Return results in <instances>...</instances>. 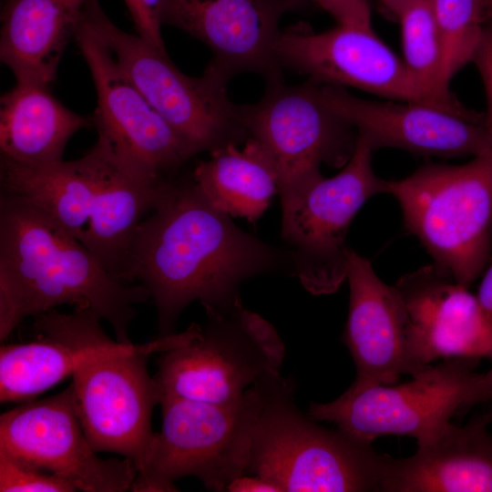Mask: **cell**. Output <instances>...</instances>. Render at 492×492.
Instances as JSON below:
<instances>
[{
	"label": "cell",
	"mask_w": 492,
	"mask_h": 492,
	"mask_svg": "<svg viewBox=\"0 0 492 492\" xmlns=\"http://www.w3.org/2000/svg\"><path fill=\"white\" fill-rule=\"evenodd\" d=\"M261 405L246 474L280 492H380L386 454L372 442L319 425L295 403V384L280 371L254 384Z\"/></svg>",
	"instance_id": "cell-4"
},
{
	"label": "cell",
	"mask_w": 492,
	"mask_h": 492,
	"mask_svg": "<svg viewBox=\"0 0 492 492\" xmlns=\"http://www.w3.org/2000/svg\"><path fill=\"white\" fill-rule=\"evenodd\" d=\"M136 28V34L160 51L166 52L160 25L152 17L143 0H124Z\"/></svg>",
	"instance_id": "cell-31"
},
{
	"label": "cell",
	"mask_w": 492,
	"mask_h": 492,
	"mask_svg": "<svg viewBox=\"0 0 492 492\" xmlns=\"http://www.w3.org/2000/svg\"><path fill=\"white\" fill-rule=\"evenodd\" d=\"M0 453L54 474L85 492L127 491L138 474L126 457L97 456L83 429L72 383L55 395L2 414Z\"/></svg>",
	"instance_id": "cell-13"
},
{
	"label": "cell",
	"mask_w": 492,
	"mask_h": 492,
	"mask_svg": "<svg viewBox=\"0 0 492 492\" xmlns=\"http://www.w3.org/2000/svg\"><path fill=\"white\" fill-rule=\"evenodd\" d=\"M488 402L492 403V368L477 374L473 395V405Z\"/></svg>",
	"instance_id": "cell-34"
},
{
	"label": "cell",
	"mask_w": 492,
	"mask_h": 492,
	"mask_svg": "<svg viewBox=\"0 0 492 492\" xmlns=\"http://www.w3.org/2000/svg\"><path fill=\"white\" fill-rule=\"evenodd\" d=\"M68 481L49 472L19 463L0 453L1 492H72Z\"/></svg>",
	"instance_id": "cell-28"
},
{
	"label": "cell",
	"mask_w": 492,
	"mask_h": 492,
	"mask_svg": "<svg viewBox=\"0 0 492 492\" xmlns=\"http://www.w3.org/2000/svg\"><path fill=\"white\" fill-rule=\"evenodd\" d=\"M159 404L161 429L154 433L130 490L178 491L175 481L192 476L220 492L246 474L261 405L255 385L231 403L162 397Z\"/></svg>",
	"instance_id": "cell-6"
},
{
	"label": "cell",
	"mask_w": 492,
	"mask_h": 492,
	"mask_svg": "<svg viewBox=\"0 0 492 492\" xmlns=\"http://www.w3.org/2000/svg\"><path fill=\"white\" fill-rule=\"evenodd\" d=\"M477 362L444 360L400 384L354 380L333 401L310 403L307 414L360 440L406 436L423 446L441 436L459 409L474 405Z\"/></svg>",
	"instance_id": "cell-10"
},
{
	"label": "cell",
	"mask_w": 492,
	"mask_h": 492,
	"mask_svg": "<svg viewBox=\"0 0 492 492\" xmlns=\"http://www.w3.org/2000/svg\"><path fill=\"white\" fill-rule=\"evenodd\" d=\"M100 153L97 190L82 243L118 280L131 282L130 246L140 222L159 204L173 178L149 179L121 164L106 144Z\"/></svg>",
	"instance_id": "cell-20"
},
{
	"label": "cell",
	"mask_w": 492,
	"mask_h": 492,
	"mask_svg": "<svg viewBox=\"0 0 492 492\" xmlns=\"http://www.w3.org/2000/svg\"><path fill=\"white\" fill-rule=\"evenodd\" d=\"M403 60L419 85L436 98L455 103L443 79V48L431 0H414L399 13Z\"/></svg>",
	"instance_id": "cell-26"
},
{
	"label": "cell",
	"mask_w": 492,
	"mask_h": 492,
	"mask_svg": "<svg viewBox=\"0 0 492 492\" xmlns=\"http://www.w3.org/2000/svg\"><path fill=\"white\" fill-rule=\"evenodd\" d=\"M83 22L103 42L120 69L195 155L249 138L241 105L226 92L228 80L208 66L201 77L182 73L160 51L108 16L98 0H87Z\"/></svg>",
	"instance_id": "cell-7"
},
{
	"label": "cell",
	"mask_w": 492,
	"mask_h": 492,
	"mask_svg": "<svg viewBox=\"0 0 492 492\" xmlns=\"http://www.w3.org/2000/svg\"><path fill=\"white\" fill-rule=\"evenodd\" d=\"M77 352L45 336L26 343L0 348V402L30 401L68 375H72Z\"/></svg>",
	"instance_id": "cell-25"
},
{
	"label": "cell",
	"mask_w": 492,
	"mask_h": 492,
	"mask_svg": "<svg viewBox=\"0 0 492 492\" xmlns=\"http://www.w3.org/2000/svg\"><path fill=\"white\" fill-rule=\"evenodd\" d=\"M346 280L348 316L343 340L355 364V380L395 384L416 375L407 351V313L395 286L384 283L371 262L351 249Z\"/></svg>",
	"instance_id": "cell-18"
},
{
	"label": "cell",
	"mask_w": 492,
	"mask_h": 492,
	"mask_svg": "<svg viewBox=\"0 0 492 492\" xmlns=\"http://www.w3.org/2000/svg\"><path fill=\"white\" fill-rule=\"evenodd\" d=\"M227 491L231 492H280L270 481L261 477L244 474L231 482Z\"/></svg>",
	"instance_id": "cell-32"
},
{
	"label": "cell",
	"mask_w": 492,
	"mask_h": 492,
	"mask_svg": "<svg viewBox=\"0 0 492 492\" xmlns=\"http://www.w3.org/2000/svg\"><path fill=\"white\" fill-rule=\"evenodd\" d=\"M284 356L275 327L241 304L208 316L189 341L160 353L153 378L160 399L226 404L241 399L262 376L280 371Z\"/></svg>",
	"instance_id": "cell-9"
},
{
	"label": "cell",
	"mask_w": 492,
	"mask_h": 492,
	"mask_svg": "<svg viewBox=\"0 0 492 492\" xmlns=\"http://www.w3.org/2000/svg\"><path fill=\"white\" fill-rule=\"evenodd\" d=\"M471 62L476 65L484 84L487 100L485 125L492 134V19L482 30Z\"/></svg>",
	"instance_id": "cell-30"
},
{
	"label": "cell",
	"mask_w": 492,
	"mask_h": 492,
	"mask_svg": "<svg viewBox=\"0 0 492 492\" xmlns=\"http://www.w3.org/2000/svg\"><path fill=\"white\" fill-rule=\"evenodd\" d=\"M150 299L140 283L108 272L75 236L26 200H0V340L26 317L69 304L96 313L117 340L130 343L133 306Z\"/></svg>",
	"instance_id": "cell-2"
},
{
	"label": "cell",
	"mask_w": 492,
	"mask_h": 492,
	"mask_svg": "<svg viewBox=\"0 0 492 492\" xmlns=\"http://www.w3.org/2000/svg\"><path fill=\"white\" fill-rule=\"evenodd\" d=\"M87 0H4L0 59L16 81L49 85Z\"/></svg>",
	"instance_id": "cell-21"
},
{
	"label": "cell",
	"mask_w": 492,
	"mask_h": 492,
	"mask_svg": "<svg viewBox=\"0 0 492 492\" xmlns=\"http://www.w3.org/2000/svg\"><path fill=\"white\" fill-rule=\"evenodd\" d=\"M230 144L200 161L191 179L217 210L253 222L279 193L276 169L261 144L248 138L242 149Z\"/></svg>",
	"instance_id": "cell-24"
},
{
	"label": "cell",
	"mask_w": 492,
	"mask_h": 492,
	"mask_svg": "<svg viewBox=\"0 0 492 492\" xmlns=\"http://www.w3.org/2000/svg\"><path fill=\"white\" fill-rule=\"evenodd\" d=\"M97 93L91 124L128 170L149 179H169L196 156L120 69L109 49L83 22L74 38Z\"/></svg>",
	"instance_id": "cell-12"
},
{
	"label": "cell",
	"mask_w": 492,
	"mask_h": 492,
	"mask_svg": "<svg viewBox=\"0 0 492 492\" xmlns=\"http://www.w3.org/2000/svg\"><path fill=\"white\" fill-rule=\"evenodd\" d=\"M325 104L374 149L453 158L477 156L492 146L485 113L424 101L368 100L344 87L319 85Z\"/></svg>",
	"instance_id": "cell-15"
},
{
	"label": "cell",
	"mask_w": 492,
	"mask_h": 492,
	"mask_svg": "<svg viewBox=\"0 0 492 492\" xmlns=\"http://www.w3.org/2000/svg\"><path fill=\"white\" fill-rule=\"evenodd\" d=\"M100 153L94 146L81 158L28 167L1 158L4 192L41 210L82 242L97 190Z\"/></svg>",
	"instance_id": "cell-23"
},
{
	"label": "cell",
	"mask_w": 492,
	"mask_h": 492,
	"mask_svg": "<svg viewBox=\"0 0 492 492\" xmlns=\"http://www.w3.org/2000/svg\"><path fill=\"white\" fill-rule=\"evenodd\" d=\"M275 54L282 68L305 75L318 85L350 87L392 100L462 105L425 91L372 26L337 24L317 33L297 24L282 31Z\"/></svg>",
	"instance_id": "cell-14"
},
{
	"label": "cell",
	"mask_w": 492,
	"mask_h": 492,
	"mask_svg": "<svg viewBox=\"0 0 492 492\" xmlns=\"http://www.w3.org/2000/svg\"><path fill=\"white\" fill-rule=\"evenodd\" d=\"M414 0H378L381 12L388 18L396 21L401 10Z\"/></svg>",
	"instance_id": "cell-35"
},
{
	"label": "cell",
	"mask_w": 492,
	"mask_h": 492,
	"mask_svg": "<svg viewBox=\"0 0 492 492\" xmlns=\"http://www.w3.org/2000/svg\"><path fill=\"white\" fill-rule=\"evenodd\" d=\"M488 414V416H489V419H490V424H492V407L491 409L487 412Z\"/></svg>",
	"instance_id": "cell-36"
},
{
	"label": "cell",
	"mask_w": 492,
	"mask_h": 492,
	"mask_svg": "<svg viewBox=\"0 0 492 492\" xmlns=\"http://www.w3.org/2000/svg\"><path fill=\"white\" fill-rule=\"evenodd\" d=\"M385 193L398 202L406 230L459 284L469 287L492 240V146L461 165L427 164Z\"/></svg>",
	"instance_id": "cell-5"
},
{
	"label": "cell",
	"mask_w": 492,
	"mask_h": 492,
	"mask_svg": "<svg viewBox=\"0 0 492 492\" xmlns=\"http://www.w3.org/2000/svg\"><path fill=\"white\" fill-rule=\"evenodd\" d=\"M266 83L263 97L241 109L249 138L261 144L276 169L279 191L320 175L322 164L343 167L357 133L325 104L319 85H287L282 77Z\"/></svg>",
	"instance_id": "cell-11"
},
{
	"label": "cell",
	"mask_w": 492,
	"mask_h": 492,
	"mask_svg": "<svg viewBox=\"0 0 492 492\" xmlns=\"http://www.w3.org/2000/svg\"><path fill=\"white\" fill-rule=\"evenodd\" d=\"M295 274L291 250L264 242L214 208L192 179L171 182L138 225L130 246L131 282L147 289L159 336L175 333L183 310L199 301L208 316L241 304L240 287L256 275Z\"/></svg>",
	"instance_id": "cell-1"
},
{
	"label": "cell",
	"mask_w": 492,
	"mask_h": 492,
	"mask_svg": "<svg viewBox=\"0 0 492 492\" xmlns=\"http://www.w3.org/2000/svg\"><path fill=\"white\" fill-rule=\"evenodd\" d=\"M488 414L451 423L434 442L405 458L387 456L380 492H492Z\"/></svg>",
	"instance_id": "cell-19"
},
{
	"label": "cell",
	"mask_w": 492,
	"mask_h": 492,
	"mask_svg": "<svg viewBox=\"0 0 492 492\" xmlns=\"http://www.w3.org/2000/svg\"><path fill=\"white\" fill-rule=\"evenodd\" d=\"M89 119L63 105L49 85L16 81L0 99L1 158L28 167L63 159L69 139Z\"/></svg>",
	"instance_id": "cell-22"
},
{
	"label": "cell",
	"mask_w": 492,
	"mask_h": 492,
	"mask_svg": "<svg viewBox=\"0 0 492 492\" xmlns=\"http://www.w3.org/2000/svg\"><path fill=\"white\" fill-rule=\"evenodd\" d=\"M477 299L485 317L492 325V263L482 278Z\"/></svg>",
	"instance_id": "cell-33"
},
{
	"label": "cell",
	"mask_w": 492,
	"mask_h": 492,
	"mask_svg": "<svg viewBox=\"0 0 492 492\" xmlns=\"http://www.w3.org/2000/svg\"><path fill=\"white\" fill-rule=\"evenodd\" d=\"M301 5L311 2L332 15L337 24L372 26L368 0H298Z\"/></svg>",
	"instance_id": "cell-29"
},
{
	"label": "cell",
	"mask_w": 492,
	"mask_h": 492,
	"mask_svg": "<svg viewBox=\"0 0 492 492\" xmlns=\"http://www.w3.org/2000/svg\"><path fill=\"white\" fill-rule=\"evenodd\" d=\"M36 318L35 328L77 352L72 374L78 415L96 452L117 453L142 464L155 432L154 406L160 395L148 372V359L189 341L196 323L185 331L133 344L112 341L100 325L101 318L87 308L72 313L55 310Z\"/></svg>",
	"instance_id": "cell-3"
},
{
	"label": "cell",
	"mask_w": 492,
	"mask_h": 492,
	"mask_svg": "<svg viewBox=\"0 0 492 492\" xmlns=\"http://www.w3.org/2000/svg\"><path fill=\"white\" fill-rule=\"evenodd\" d=\"M407 351L418 374L437 359H492V325L477 296L435 264L399 279Z\"/></svg>",
	"instance_id": "cell-17"
},
{
	"label": "cell",
	"mask_w": 492,
	"mask_h": 492,
	"mask_svg": "<svg viewBox=\"0 0 492 492\" xmlns=\"http://www.w3.org/2000/svg\"><path fill=\"white\" fill-rule=\"evenodd\" d=\"M298 0H161V25L177 27L204 43L208 64L228 81L253 72L266 81L282 77L275 54L282 16Z\"/></svg>",
	"instance_id": "cell-16"
},
{
	"label": "cell",
	"mask_w": 492,
	"mask_h": 492,
	"mask_svg": "<svg viewBox=\"0 0 492 492\" xmlns=\"http://www.w3.org/2000/svg\"><path fill=\"white\" fill-rule=\"evenodd\" d=\"M443 48V79L470 63L482 30L492 19V0H431Z\"/></svg>",
	"instance_id": "cell-27"
},
{
	"label": "cell",
	"mask_w": 492,
	"mask_h": 492,
	"mask_svg": "<svg viewBox=\"0 0 492 492\" xmlns=\"http://www.w3.org/2000/svg\"><path fill=\"white\" fill-rule=\"evenodd\" d=\"M374 149L357 135L354 152L341 171L322 174L279 191L281 234L293 256L295 276L309 292H335L346 280L351 222L373 196L385 193V180L373 169Z\"/></svg>",
	"instance_id": "cell-8"
}]
</instances>
